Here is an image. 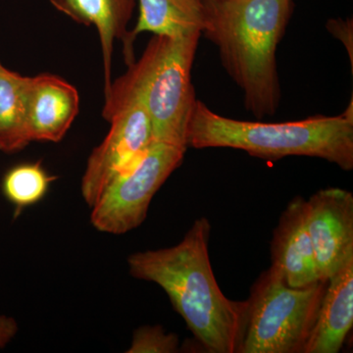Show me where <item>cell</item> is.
Masks as SVG:
<instances>
[{"instance_id": "6da1fadb", "label": "cell", "mask_w": 353, "mask_h": 353, "mask_svg": "<svg viewBox=\"0 0 353 353\" xmlns=\"http://www.w3.org/2000/svg\"><path fill=\"white\" fill-rule=\"evenodd\" d=\"M208 218L194 221L178 245L128 257L130 274L159 285L199 345L210 353H240L248 301L228 299L211 267Z\"/></svg>"}, {"instance_id": "7a4b0ae2", "label": "cell", "mask_w": 353, "mask_h": 353, "mask_svg": "<svg viewBox=\"0 0 353 353\" xmlns=\"http://www.w3.org/2000/svg\"><path fill=\"white\" fill-rule=\"evenodd\" d=\"M202 34L219 50L221 61L243 90L255 117L276 113L281 99L276 51L294 8L292 0H202Z\"/></svg>"}, {"instance_id": "3957f363", "label": "cell", "mask_w": 353, "mask_h": 353, "mask_svg": "<svg viewBox=\"0 0 353 353\" xmlns=\"http://www.w3.org/2000/svg\"><path fill=\"white\" fill-rule=\"evenodd\" d=\"M187 146L196 150L227 148L262 159L287 157L321 158L345 171L353 169L352 103L338 116H314L285 123L231 119L196 101Z\"/></svg>"}, {"instance_id": "277c9868", "label": "cell", "mask_w": 353, "mask_h": 353, "mask_svg": "<svg viewBox=\"0 0 353 353\" xmlns=\"http://www.w3.org/2000/svg\"><path fill=\"white\" fill-rule=\"evenodd\" d=\"M201 36L153 37L138 61L111 83L104 105L137 97L150 116L153 141L188 148V127L196 101L192 69Z\"/></svg>"}, {"instance_id": "5b68a950", "label": "cell", "mask_w": 353, "mask_h": 353, "mask_svg": "<svg viewBox=\"0 0 353 353\" xmlns=\"http://www.w3.org/2000/svg\"><path fill=\"white\" fill-rule=\"evenodd\" d=\"M328 281L303 288L288 285L270 266L255 281L240 353H304L314 328Z\"/></svg>"}, {"instance_id": "8992f818", "label": "cell", "mask_w": 353, "mask_h": 353, "mask_svg": "<svg viewBox=\"0 0 353 353\" xmlns=\"http://www.w3.org/2000/svg\"><path fill=\"white\" fill-rule=\"evenodd\" d=\"M187 148L153 141L145 154L109 183L92 208L90 222L103 233L123 234L141 226L153 197L182 164Z\"/></svg>"}, {"instance_id": "52a82bcc", "label": "cell", "mask_w": 353, "mask_h": 353, "mask_svg": "<svg viewBox=\"0 0 353 353\" xmlns=\"http://www.w3.org/2000/svg\"><path fill=\"white\" fill-rule=\"evenodd\" d=\"M102 116L110 123V130L88 157L81 182V194L90 208L109 183L141 159L153 141L150 116L137 97L103 108Z\"/></svg>"}, {"instance_id": "ba28073f", "label": "cell", "mask_w": 353, "mask_h": 353, "mask_svg": "<svg viewBox=\"0 0 353 353\" xmlns=\"http://www.w3.org/2000/svg\"><path fill=\"white\" fill-rule=\"evenodd\" d=\"M305 217L320 277L328 281L353 255V194L340 188L318 190L305 201Z\"/></svg>"}, {"instance_id": "9c48e42d", "label": "cell", "mask_w": 353, "mask_h": 353, "mask_svg": "<svg viewBox=\"0 0 353 353\" xmlns=\"http://www.w3.org/2000/svg\"><path fill=\"white\" fill-rule=\"evenodd\" d=\"M80 109L73 85L52 74L30 77L28 127L32 141L58 143L69 131Z\"/></svg>"}, {"instance_id": "30bf717a", "label": "cell", "mask_w": 353, "mask_h": 353, "mask_svg": "<svg viewBox=\"0 0 353 353\" xmlns=\"http://www.w3.org/2000/svg\"><path fill=\"white\" fill-rule=\"evenodd\" d=\"M272 266L288 285L303 288L321 281L305 217V199L296 196L280 216L271 241Z\"/></svg>"}, {"instance_id": "8fae6325", "label": "cell", "mask_w": 353, "mask_h": 353, "mask_svg": "<svg viewBox=\"0 0 353 353\" xmlns=\"http://www.w3.org/2000/svg\"><path fill=\"white\" fill-rule=\"evenodd\" d=\"M58 11L79 24L94 26L101 39L104 70V94L111 87L114 43L119 39L124 46L125 61L134 63V46L128 30L137 0H50Z\"/></svg>"}, {"instance_id": "7c38bea8", "label": "cell", "mask_w": 353, "mask_h": 353, "mask_svg": "<svg viewBox=\"0 0 353 353\" xmlns=\"http://www.w3.org/2000/svg\"><path fill=\"white\" fill-rule=\"evenodd\" d=\"M353 325V255L328 280L304 353H338Z\"/></svg>"}, {"instance_id": "4fadbf2b", "label": "cell", "mask_w": 353, "mask_h": 353, "mask_svg": "<svg viewBox=\"0 0 353 353\" xmlns=\"http://www.w3.org/2000/svg\"><path fill=\"white\" fill-rule=\"evenodd\" d=\"M139 16L130 31V43L143 32L154 36L183 37L201 32L205 20L202 0H137Z\"/></svg>"}, {"instance_id": "5bb4252c", "label": "cell", "mask_w": 353, "mask_h": 353, "mask_svg": "<svg viewBox=\"0 0 353 353\" xmlns=\"http://www.w3.org/2000/svg\"><path fill=\"white\" fill-rule=\"evenodd\" d=\"M30 77L0 63V152L11 154L32 143L28 127Z\"/></svg>"}, {"instance_id": "9a60e30c", "label": "cell", "mask_w": 353, "mask_h": 353, "mask_svg": "<svg viewBox=\"0 0 353 353\" xmlns=\"http://www.w3.org/2000/svg\"><path fill=\"white\" fill-rule=\"evenodd\" d=\"M57 176L46 172L41 161L16 165L4 174L1 190L15 208V215L43 201Z\"/></svg>"}, {"instance_id": "2e32d148", "label": "cell", "mask_w": 353, "mask_h": 353, "mask_svg": "<svg viewBox=\"0 0 353 353\" xmlns=\"http://www.w3.org/2000/svg\"><path fill=\"white\" fill-rule=\"evenodd\" d=\"M179 336L166 333L161 326H143L132 336L128 353H175L179 352Z\"/></svg>"}, {"instance_id": "e0dca14e", "label": "cell", "mask_w": 353, "mask_h": 353, "mask_svg": "<svg viewBox=\"0 0 353 353\" xmlns=\"http://www.w3.org/2000/svg\"><path fill=\"white\" fill-rule=\"evenodd\" d=\"M18 332L17 322L13 318L0 317V348L6 347Z\"/></svg>"}, {"instance_id": "ac0fdd59", "label": "cell", "mask_w": 353, "mask_h": 353, "mask_svg": "<svg viewBox=\"0 0 353 353\" xmlns=\"http://www.w3.org/2000/svg\"><path fill=\"white\" fill-rule=\"evenodd\" d=\"M204 1H206V0H204Z\"/></svg>"}]
</instances>
